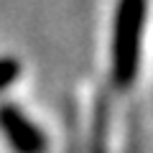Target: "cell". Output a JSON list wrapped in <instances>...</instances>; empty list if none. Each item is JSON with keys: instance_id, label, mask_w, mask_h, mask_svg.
I'll list each match as a JSON object with an SVG mask.
<instances>
[{"instance_id": "cell-1", "label": "cell", "mask_w": 153, "mask_h": 153, "mask_svg": "<svg viewBox=\"0 0 153 153\" xmlns=\"http://www.w3.org/2000/svg\"><path fill=\"white\" fill-rule=\"evenodd\" d=\"M146 23V0H120L112 28V82L120 89L130 87L138 74L140 36Z\"/></svg>"}, {"instance_id": "cell-2", "label": "cell", "mask_w": 153, "mask_h": 153, "mask_svg": "<svg viewBox=\"0 0 153 153\" xmlns=\"http://www.w3.org/2000/svg\"><path fill=\"white\" fill-rule=\"evenodd\" d=\"M0 133L16 153H46V135L36 123L10 102L0 105Z\"/></svg>"}, {"instance_id": "cell-3", "label": "cell", "mask_w": 153, "mask_h": 153, "mask_svg": "<svg viewBox=\"0 0 153 153\" xmlns=\"http://www.w3.org/2000/svg\"><path fill=\"white\" fill-rule=\"evenodd\" d=\"M21 76V61L16 56H0V92Z\"/></svg>"}]
</instances>
